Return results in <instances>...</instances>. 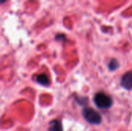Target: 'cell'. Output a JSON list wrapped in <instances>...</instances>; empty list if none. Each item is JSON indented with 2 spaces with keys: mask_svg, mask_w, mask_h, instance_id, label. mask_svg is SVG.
I'll return each instance as SVG.
<instances>
[{
  "mask_svg": "<svg viewBox=\"0 0 132 131\" xmlns=\"http://www.w3.org/2000/svg\"><path fill=\"white\" fill-rule=\"evenodd\" d=\"M82 114L84 119L91 124L98 125L102 121L101 114L92 108H90V107L84 108L82 110Z\"/></svg>",
  "mask_w": 132,
  "mask_h": 131,
  "instance_id": "6da1fadb",
  "label": "cell"
},
{
  "mask_svg": "<svg viewBox=\"0 0 132 131\" xmlns=\"http://www.w3.org/2000/svg\"><path fill=\"white\" fill-rule=\"evenodd\" d=\"M95 105L100 109H108L111 107L113 100L111 97L104 93H97L94 97Z\"/></svg>",
  "mask_w": 132,
  "mask_h": 131,
  "instance_id": "7a4b0ae2",
  "label": "cell"
},
{
  "mask_svg": "<svg viewBox=\"0 0 132 131\" xmlns=\"http://www.w3.org/2000/svg\"><path fill=\"white\" fill-rule=\"evenodd\" d=\"M121 86L127 90H132V71L124 74L121 80Z\"/></svg>",
  "mask_w": 132,
  "mask_h": 131,
  "instance_id": "3957f363",
  "label": "cell"
},
{
  "mask_svg": "<svg viewBox=\"0 0 132 131\" xmlns=\"http://www.w3.org/2000/svg\"><path fill=\"white\" fill-rule=\"evenodd\" d=\"M47 131H63V127L60 122L57 120H53L49 123Z\"/></svg>",
  "mask_w": 132,
  "mask_h": 131,
  "instance_id": "277c9868",
  "label": "cell"
},
{
  "mask_svg": "<svg viewBox=\"0 0 132 131\" xmlns=\"http://www.w3.org/2000/svg\"><path fill=\"white\" fill-rule=\"evenodd\" d=\"M36 82L44 86H46L50 84V80L49 77L45 74V73H42L37 76L36 77Z\"/></svg>",
  "mask_w": 132,
  "mask_h": 131,
  "instance_id": "5b68a950",
  "label": "cell"
},
{
  "mask_svg": "<svg viewBox=\"0 0 132 131\" xmlns=\"http://www.w3.org/2000/svg\"><path fill=\"white\" fill-rule=\"evenodd\" d=\"M118 67H119V63H118V60L115 59H111V62L109 63V65H108L109 69L111 70V71H114V70H116Z\"/></svg>",
  "mask_w": 132,
  "mask_h": 131,
  "instance_id": "8992f818",
  "label": "cell"
},
{
  "mask_svg": "<svg viewBox=\"0 0 132 131\" xmlns=\"http://www.w3.org/2000/svg\"><path fill=\"white\" fill-rule=\"evenodd\" d=\"M55 39H56V40H62V41L67 39L66 36H65L64 34H58L57 36H56Z\"/></svg>",
  "mask_w": 132,
  "mask_h": 131,
  "instance_id": "52a82bcc",
  "label": "cell"
},
{
  "mask_svg": "<svg viewBox=\"0 0 132 131\" xmlns=\"http://www.w3.org/2000/svg\"><path fill=\"white\" fill-rule=\"evenodd\" d=\"M7 0H1V4H3L5 2H6Z\"/></svg>",
  "mask_w": 132,
  "mask_h": 131,
  "instance_id": "ba28073f",
  "label": "cell"
}]
</instances>
